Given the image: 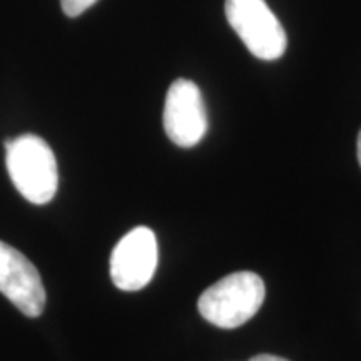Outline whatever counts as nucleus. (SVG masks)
<instances>
[{"instance_id": "obj_9", "label": "nucleus", "mask_w": 361, "mask_h": 361, "mask_svg": "<svg viewBox=\"0 0 361 361\" xmlns=\"http://www.w3.org/2000/svg\"><path fill=\"white\" fill-rule=\"evenodd\" d=\"M356 154H358V161H360V166H361V130L358 134V142H356Z\"/></svg>"}, {"instance_id": "obj_7", "label": "nucleus", "mask_w": 361, "mask_h": 361, "mask_svg": "<svg viewBox=\"0 0 361 361\" xmlns=\"http://www.w3.org/2000/svg\"><path fill=\"white\" fill-rule=\"evenodd\" d=\"M96 2L97 0H61V6L67 17H79Z\"/></svg>"}, {"instance_id": "obj_5", "label": "nucleus", "mask_w": 361, "mask_h": 361, "mask_svg": "<svg viewBox=\"0 0 361 361\" xmlns=\"http://www.w3.org/2000/svg\"><path fill=\"white\" fill-rule=\"evenodd\" d=\"M157 268V239L146 226L129 231L111 256V278L119 290L139 291L151 283Z\"/></svg>"}, {"instance_id": "obj_8", "label": "nucleus", "mask_w": 361, "mask_h": 361, "mask_svg": "<svg viewBox=\"0 0 361 361\" xmlns=\"http://www.w3.org/2000/svg\"><path fill=\"white\" fill-rule=\"evenodd\" d=\"M250 361H290V360L281 358V356H276V355H266V353H263V355L252 356Z\"/></svg>"}, {"instance_id": "obj_3", "label": "nucleus", "mask_w": 361, "mask_h": 361, "mask_svg": "<svg viewBox=\"0 0 361 361\" xmlns=\"http://www.w3.org/2000/svg\"><path fill=\"white\" fill-rule=\"evenodd\" d=\"M224 8L229 25L252 56L276 61L286 52V32L264 0H226Z\"/></svg>"}, {"instance_id": "obj_1", "label": "nucleus", "mask_w": 361, "mask_h": 361, "mask_svg": "<svg viewBox=\"0 0 361 361\" xmlns=\"http://www.w3.org/2000/svg\"><path fill=\"white\" fill-rule=\"evenodd\" d=\"M264 296L263 278L252 271H238L207 288L197 301V310L214 326L233 329L258 313Z\"/></svg>"}, {"instance_id": "obj_6", "label": "nucleus", "mask_w": 361, "mask_h": 361, "mask_svg": "<svg viewBox=\"0 0 361 361\" xmlns=\"http://www.w3.org/2000/svg\"><path fill=\"white\" fill-rule=\"evenodd\" d=\"M0 293L29 318H37L45 308V290L37 268L4 241H0Z\"/></svg>"}, {"instance_id": "obj_2", "label": "nucleus", "mask_w": 361, "mask_h": 361, "mask_svg": "<svg viewBox=\"0 0 361 361\" xmlns=\"http://www.w3.org/2000/svg\"><path fill=\"white\" fill-rule=\"evenodd\" d=\"M7 171L13 186L32 204H47L59 186L57 161L42 137L24 134L6 142Z\"/></svg>"}, {"instance_id": "obj_4", "label": "nucleus", "mask_w": 361, "mask_h": 361, "mask_svg": "<svg viewBox=\"0 0 361 361\" xmlns=\"http://www.w3.org/2000/svg\"><path fill=\"white\" fill-rule=\"evenodd\" d=\"M168 137L179 147H194L207 130V116L201 90L192 80L176 79L168 90L162 112Z\"/></svg>"}]
</instances>
